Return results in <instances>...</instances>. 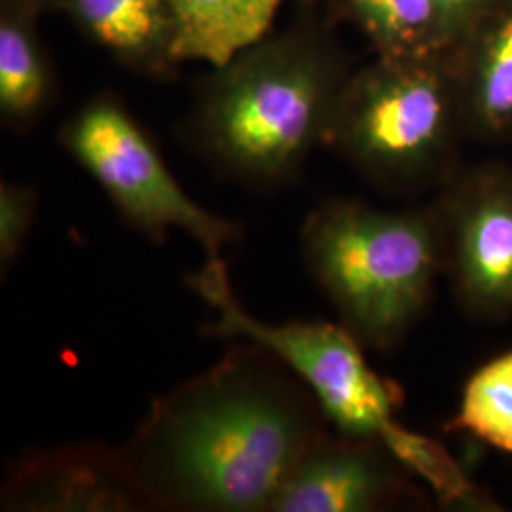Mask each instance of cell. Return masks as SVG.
<instances>
[{
  "label": "cell",
  "instance_id": "cell-14",
  "mask_svg": "<svg viewBox=\"0 0 512 512\" xmlns=\"http://www.w3.org/2000/svg\"><path fill=\"white\" fill-rule=\"evenodd\" d=\"M338 6L376 55L440 54L452 48V33L435 0H338Z\"/></svg>",
  "mask_w": 512,
  "mask_h": 512
},
{
  "label": "cell",
  "instance_id": "cell-15",
  "mask_svg": "<svg viewBox=\"0 0 512 512\" xmlns=\"http://www.w3.org/2000/svg\"><path fill=\"white\" fill-rule=\"evenodd\" d=\"M450 431H463L512 456V349L467 380Z\"/></svg>",
  "mask_w": 512,
  "mask_h": 512
},
{
  "label": "cell",
  "instance_id": "cell-8",
  "mask_svg": "<svg viewBox=\"0 0 512 512\" xmlns=\"http://www.w3.org/2000/svg\"><path fill=\"white\" fill-rule=\"evenodd\" d=\"M412 473L380 439L330 435L311 442L270 512H378L418 499Z\"/></svg>",
  "mask_w": 512,
  "mask_h": 512
},
{
  "label": "cell",
  "instance_id": "cell-1",
  "mask_svg": "<svg viewBox=\"0 0 512 512\" xmlns=\"http://www.w3.org/2000/svg\"><path fill=\"white\" fill-rule=\"evenodd\" d=\"M329 425L310 387L247 340L156 399L120 448L150 509L270 512Z\"/></svg>",
  "mask_w": 512,
  "mask_h": 512
},
{
  "label": "cell",
  "instance_id": "cell-12",
  "mask_svg": "<svg viewBox=\"0 0 512 512\" xmlns=\"http://www.w3.org/2000/svg\"><path fill=\"white\" fill-rule=\"evenodd\" d=\"M285 0H171L177 59L220 67L268 35Z\"/></svg>",
  "mask_w": 512,
  "mask_h": 512
},
{
  "label": "cell",
  "instance_id": "cell-3",
  "mask_svg": "<svg viewBox=\"0 0 512 512\" xmlns=\"http://www.w3.org/2000/svg\"><path fill=\"white\" fill-rule=\"evenodd\" d=\"M300 247L340 323L372 351L403 342L442 277L431 205L380 211L361 200H329L304 220Z\"/></svg>",
  "mask_w": 512,
  "mask_h": 512
},
{
  "label": "cell",
  "instance_id": "cell-7",
  "mask_svg": "<svg viewBox=\"0 0 512 512\" xmlns=\"http://www.w3.org/2000/svg\"><path fill=\"white\" fill-rule=\"evenodd\" d=\"M442 247V277L459 306L480 321L512 317V167H463L429 203Z\"/></svg>",
  "mask_w": 512,
  "mask_h": 512
},
{
  "label": "cell",
  "instance_id": "cell-16",
  "mask_svg": "<svg viewBox=\"0 0 512 512\" xmlns=\"http://www.w3.org/2000/svg\"><path fill=\"white\" fill-rule=\"evenodd\" d=\"M38 194L25 184H0V270L12 268L37 220Z\"/></svg>",
  "mask_w": 512,
  "mask_h": 512
},
{
  "label": "cell",
  "instance_id": "cell-9",
  "mask_svg": "<svg viewBox=\"0 0 512 512\" xmlns=\"http://www.w3.org/2000/svg\"><path fill=\"white\" fill-rule=\"evenodd\" d=\"M2 511H150L122 448L69 444L18 461L2 486Z\"/></svg>",
  "mask_w": 512,
  "mask_h": 512
},
{
  "label": "cell",
  "instance_id": "cell-2",
  "mask_svg": "<svg viewBox=\"0 0 512 512\" xmlns=\"http://www.w3.org/2000/svg\"><path fill=\"white\" fill-rule=\"evenodd\" d=\"M348 67L311 31L262 37L203 84L192 135L211 164L239 183H293L311 152L327 147Z\"/></svg>",
  "mask_w": 512,
  "mask_h": 512
},
{
  "label": "cell",
  "instance_id": "cell-6",
  "mask_svg": "<svg viewBox=\"0 0 512 512\" xmlns=\"http://www.w3.org/2000/svg\"><path fill=\"white\" fill-rule=\"evenodd\" d=\"M61 145L103 188L118 215L152 243L171 230L194 239L207 262L238 243L243 228L194 202L165 165L147 131L116 97L97 95L61 129Z\"/></svg>",
  "mask_w": 512,
  "mask_h": 512
},
{
  "label": "cell",
  "instance_id": "cell-11",
  "mask_svg": "<svg viewBox=\"0 0 512 512\" xmlns=\"http://www.w3.org/2000/svg\"><path fill=\"white\" fill-rule=\"evenodd\" d=\"M93 42L139 73H171L177 21L171 0H65L61 6Z\"/></svg>",
  "mask_w": 512,
  "mask_h": 512
},
{
  "label": "cell",
  "instance_id": "cell-4",
  "mask_svg": "<svg viewBox=\"0 0 512 512\" xmlns=\"http://www.w3.org/2000/svg\"><path fill=\"white\" fill-rule=\"evenodd\" d=\"M463 139L448 52L376 55L349 74L327 147L376 188L416 196L458 171Z\"/></svg>",
  "mask_w": 512,
  "mask_h": 512
},
{
  "label": "cell",
  "instance_id": "cell-18",
  "mask_svg": "<svg viewBox=\"0 0 512 512\" xmlns=\"http://www.w3.org/2000/svg\"><path fill=\"white\" fill-rule=\"evenodd\" d=\"M8 2H14V4L23 6V8H27V10L38 14V12H42V10H52V8L61 10V6H63L65 0H8Z\"/></svg>",
  "mask_w": 512,
  "mask_h": 512
},
{
  "label": "cell",
  "instance_id": "cell-13",
  "mask_svg": "<svg viewBox=\"0 0 512 512\" xmlns=\"http://www.w3.org/2000/svg\"><path fill=\"white\" fill-rule=\"evenodd\" d=\"M35 12L4 0L0 14V116L8 128L35 124L54 95V76L35 31Z\"/></svg>",
  "mask_w": 512,
  "mask_h": 512
},
{
  "label": "cell",
  "instance_id": "cell-19",
  "mask_svg": "<svg viewBox=\"0 0 512 512\" xmlns=\"http://www.w3.org/2000/svg\"><path fill=\"white\" fill-rule=\"evenodd\" d=\"M304 2H317V0H304Z\"/></svg>",
  "mask_w": 512,
  "mask_h": 512
},
{
  "label": "cell",
  "instance_id": "cell-5",
  "mask_svg": "<svg viewBox=\"0 0 512 512\" xmlns=\"http://www.w3.org/2000/svg\"><path fill=\"white\" fill-rule=\"evenodd\" d=\"M188 283L217 311L203 334L270 349L310 387L338 433L380 439L389 450L403 439L406 427L397 421L403 389L368 365L366 349L342 323L258 319L232 293L224 262H207Z\"/></svg>",
  "mask_w": 512,
  "mask_h": 512
},
{
  "label": "cell",
  "instance_id": "cell-10",
  "mask_svg": "<svg viewBox=\"0 0 512 512\" xmlns=\"http://www.w3.org/2000/svg\"><path fill=\"white\" fill-rule=\"evenodd\" d=\"M465 139H512V0H497L448 50Z\"/></svg>",
  "mask_w": 512,
  "mask_h": 512
},
{
  "label": "cell",
  "instance_id": "cell-17",
  "mask_svg": "<svg viewBox=\"0 0 512 512\" xmlns=\"http://www.w3.org/2000/svg\"><path fill=\"white\" fill-rule=\"evenodd\" d=\"M452 33V46L459 35L497 0H435Z\"/></svg>",
  "mask_w": 512,
  "mask_h": 512
}]
</instances>
